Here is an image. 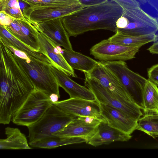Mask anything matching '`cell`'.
Masks as SVG:
<instances>
[{
  "mask_svg": "<svg viewBox=\"0 0 158 158\" xmlns=\"http://www.w3.org/2000/svg\"><path fill=\"white\" fill-rule=\"evenodd\" d=\"M0 123L9 124L35 87L15 55L0 43Z\"/></svg>",
  "mask_w": 158,
  "mask_h": 158,
  "instance_id": "cell-1",
  "label": "cell"
},
{
  "mask_svg": "<svg viewBox=\"0 0 158 158\" xmlns=\"http://www.w3.org/2000/svg\"><path fill=\"white\" fill-rule=\"evenodd\" d=\"M122 7L109 1L101 4L84 7L62 18L69 36L76 37L89 31L106 30L115 33L116 22L123 13Z\"/></svg>",
  "mask_w": 158,
  "mask_h": 158,
  "instance_id": "cell-2",
  "label": "cell"
},
{
  "mask_svg": "<svg viewBox=\"0 0 158 158\" xmlns=\"http://www.w3.org/2000/svg\"><path fill=\"white\" fill-rule=\"evenodd\" d=\"M14 55L27 74L35 89L49 96L53 94L60 96L59 86L52 70L51 63L28 55L23 58Z\"/></svg>",
  "mask_w": 158,
  "mask_h": 158,
  "instance_id": "cell-3",
  "label": "cell"
},
{
  "mask_svg": "<svg viewBox=\"0 0 158 158\" xmlns=\"http://www.w3.org/2000/svg\"><path fill=\"white\" fill-rule=\"evenodd\" d=\"M76 117L52 104L38 121L27 127L29 142L52 135L62 130Z\"/></svg>",
  "mask_w": 158,
  "mask_h": 158,
  "instance_id": "cell-4",
  "label": "cell"
},
{
  "mask_svg": "<svg viewBox=\"0 0 158 158\" xmlns=\"http://www.w3.org/2000/svg\"><path fill=\"white\" fill-rule=\"evenodd\" d=\"M102 62L119 79L133 102L144 110L143 92L148 79L130 70L125 61Z\"/></svg>",
  "mask_w": 158,
  "mask_h": 158,
  "instance_id": "cell-5",
  "label": "cell"
},
{
  "mask_svg": "<svg viewBox=\"0 0 158 158\" xmlns=\"http://www.w3.org/2000/svg\"><path fill=\"white\" fill-rule=\"evenodd\" d=\"M52 104L49 96L35 89L15 114L12 121L17 125L27 127L38 121Z\"/></svg>",
  "mask_w": 158,
  "mask_h": 158,
  "instance_id": "cell-6",
  "label": "cell"
},
{
  "mask_svg": "<svg viewBox=\"0 0 158 158\" xmlns=\"http://www.w3.org/2000/svg\"><path fill=\"white\" fill-rule=\"evenodd\" d=\"M122 7V15L128 19V23L124 28L117 30L125 34L133 35L156 34L158 31L156 17L149 15L140 6L125 5Z\"/></svg>",
  "mask_w": 158,
  "mask_h": 158,
  "instance_id": "cell-7",
  "label": "cell"
},
{
  "mask_svg": "<svg viewBox=\"0 0 158 158\" xmlns=\"http://www.w3.org/2000/svg\"><path fill=\"white\" fill-rule=\"evenodd\" d=\"M84 83L93 93L99 103L120 110L137 121L143 115L141 109L134 102L120 100L96 81L85 75Z\"/></svg>",
  "mask_w": 158,
  "mask_h": 158,
  "instance_id": "cell-8",
  "label": "cell"
},
{
  "mask_svg": "<svg viewBox=\"0 0 158 158\" xmlns=\"http://www.w3.org/2000/svg\"><path fill=\"white\" fill-rule=\"evenodd\" d=\"M140 48L125 46L104 40L92 46L90 54L102 61H126L135 58Z\"/></svg>",
  "mask_w": 158,
  "mask_h": 158,
  "instance_id": "cell-9",
  "label": "cell"
},
{
  "mask_svg": "<svg viewBox=\"0 0 158 158\" xmlns=\"http://www.w3.org/2000/svg\"><path fill=\"white\" fill-rule=\"evenodd\" d=\"M52 104L67 114L73 116L89 117L101 122H107L101 114L100 103L96 100H89L70 98Z\"/></svg>",
  "mask_w": 158,
  "mask_h": 158,
  "instance_id": "cell-10",
  "label": "cell"
},
{
  "mask_svg": "<svg viewBox=\"0 0 158 158\" xmlns=\"http://www.w3.org/2000/svg\"><path fill=\"white\" fill-rule=\"evenodd\" d=\"M84 73L85 75L99 82L120 100L134 102L119 79L102 62L98 61L91 71Z\"/></svg>",
  "mask_w": 158,
  "mask_h": 158,
  "instance_id": "cell-11",
  "label": "cell"
},
{
  "mask_svg": "<svg viewBox=\"0 0 158 158\" xmlns=\"http://www.w3.org/2000/svg\"><path fill=\"white\" fill-rule=\"evenodd\" d=\"M40 51L50 60L52 65L63 71L69 76L77 77L73 69L63 56L60 48L38 29Z\"/></svg>",
  "mask_w": 158,
  "mask_h": 158,
  "instance_id": "cell-12",
  "label": "cell"
},
{
  "mask_svg": "<svg viewBox=\"0 0 158 158\" xmlns=\"http://www.w3.org/2000/svg\"><path fill=\"white\" fill-rule=\"evenodd\" d=\"M102 122L89 117H77L69 123L61 131L52 135L61 137H82L87 139L95 132Z\"/></svg>",
  "mask_w": 158,
  "mask_h": 158,
  "instance_id": "cell-13",
  "label": "cell"
},
{
  "mask_svg": "<svg viewBox=\"0 0 158 158\" xmlns=\"http://www.w3.org/2000/svg\"><path fill=\"white\" fill-rule=\"evenodd\" d=\"M100 104L101 114L109 125L130 135L136 130L137 120L115 108L102 103Z\"/></svg>",
  "mask_w": 158,
  "mask_h": 158,
  "instance_id": "cell-14",
  "label": "cell"
},
{
  "mask_svg": "<svg viewBox=\"0 0 158 158\" xmlns=\"http://www.w3.org/2000/svg\"><path fill=\"white\" fill-rule=\"evenodd\" d=\"M37 29L56 45L73 50L69 35L62 23V18L38 23Z\"/></svg>",
  "mask_w": 158,
  "mask_h": 158,
  "instance_id": "cell-15",
  "label": "cell"
},
{
  "mask_svg": "<svg viewBox=\"0 0 158 158\" xmlns=\"http://www.w3.org/2000/svg\"><path fill=\"white\" fill-rule=\"evenodd\" d=\"M131 135L125 133L109 125L107 122H102L86 143L94 147L109 144L116 141H127Z\"/></svg>",
  "mask_w": 158,
  "mask_h": 158,
  "instance_id": "cell-16",
  "label": "cell"
},
{
  "mask_svg": "<svg viewBox=\"0 0 158 158\" xmlns=\"http://www.w3.org/2000/svg\"><path fill=\"white\" fill-rule=\"evenodd\" d=\"M51 67L59 86L64 89L69 94L70 98L89 100H96L93 93L87 87L75 82L67 74L52 64Z\"/></svg>",
  "mask_w": 158,
  "mask_h": 158,
  "instance_id": "cell-17",
  "label": "cell"
},
{
  "mask_svg": "<svg viewBox=\"0 0 158 158\" xmlns=\"http://www.w3.org/2000/svg\"><path fill=\"white\" fill-rule=\"evenodd\" d=\"M85 7L80 3L67 6L45 10H37L32 11L25 18L38 23L71 14Z\"/></svg>",
  "mask_w": 158,
  "mask_h": 158,
  "instance_id": "cell-18",
  "label": "cell"
},
{
  "mask_svg": "<svg viewBox=\"0 0 158 158\" xmlns=\"http://www.w3.org/2000/svg\"><path fill=\"white\" fill-rule=\"evenodd\" d=\"M0 42L23 51L30 56L51 64L50 60L46 55L32 49L12 35L5 26L2 25L0 26Z\"/></svg>",
  "mask_w": 158,
  "mask_h": 158,
  "instance_id": "cell-19",
  "label": "cell"
},
{
  "mask_svg": "<svg viewBox=\"0 0 158 158\" xmlns=\"http://www.w3.org/2000/svg\"><path fill=\"white\" fill-rule=\"evenodd\" d=\"M6 138L0 140L1 150L30 149L25 135L18 128L7 127L5 128Z\"/></svg>",
  "mask_w": 158,
  "mask_h": 158,
  "instance_id": "cell-20",
  "label": "cell"
},
{
  "mask_svg": "<svg viewBox=\"0 0 158 158\" xmlns=\"http://www.w3.org/2000/svg\"><path fill=\"white\" fill-rule=\"evenodd\" d=\"M64 58L73 69L84 73H88L96 66L98 61L81 53L65 48H61Z\"/></svg>",
  "mask_w": 158,
  "mask_h": 158,
  "instance_id": "cell-21",
  "label": "cell"
},
{
  "mask_svg": "<svg viewBox=\"0 0 158 158\" xmlns=\"http://www.w3.org/2000/svg\"><path fill=\"white\" fill-rule=\"evenodd\" d=\"M29 5L23 11L25 18L33 11L67 6L80 3L78 0H18Z\"/></svg>",
  "mask_w": 158,
  "mask_h": 158,
  "instance_id": "cell-22",
  "label": "cell"
},
{
  "mask_svg": "<svg viewBox=\"0 0 158 158\" xmlns=\"http://www.w3.org/2000/svg\"><path fill=\"white\" fill-rule=\"evenodd\" d=\"M156 37V33L133 35L125 34L117 30L115 34L108 39L112 42L124 46L141 48L145 44L154 42Z\"/></svg>",
  "mask_w": 158,
  "mask_h": 158,
  "instance_id": "cell-23",
  "label": "cell"
},
{
  "mask_svg": "<svg viewBox=\"0 0 158 158\" xmlns=\"http://www.w3.org/2000/svg\"><path fill=\"white\" fill-rule=\"evenodd\" d=\"M86 139L84 138L61 137L52 135L29 143V145L33 148L52 149L67 145L86 143Z\"/></svg>",
  "mask_w": 158,
  "mask_h": 158,
  "instance_id": "cell-24",
  "label": "cell"
},
{
  "mask_svg": "<svg viewBox=\"0 0 158 158\" xmlns=\"http://www.w3.org/2000/svg\"><path fill=\"white\" fill-rule=\"evenodd\" d=\"M144 111V114L137 121L136 130L156 138L158 137V112L154 110Z\"/></svg>",
  "mask_w": 158,
  "mask_h": 158,
  "instance_id": "cell-25",
  "label": "cell"
},
{
  "mask_svg": "<svg viewBox=\"0 0 158 158\" xmlns=\"http://www.w3.org/2000/svg\"><path fill=\"white\" fill-rule=\"evenodd\" d=\"M145 110H158V87L154 83L148 79L143 92Z\"/></svg>",
  "mask_w": 158,
  "mask_h": 158,
  "instance_id": "cell-26",
  "label": "cell"
},
{
  "mask_svg": "<svg viewBox=\"0 0 158 158\" xmlns=\"http://www.w3.org/2000/svg\"><path fill=\"white\" fill-rule=\"evenodd\" d=\"M3 11L7 15L15 19L27 21L20 8H10L6 9Z\"/></svg>",
  "mask_w": 158,
  "mask_h": 158,
  "instance_id": "cell-27",
  "label": "cell"
},
{
  "mask_svg": "<svg viewBox=\"0 0 158 158\" xmlns=\"http://www.w3.org/2000/svg\"><path fill=\"white\" fill-rule=\"evenodd\" d=\"M12 8H20L18 0H0V11Z\"/></svg>",
  "mask_w": 158,
  "mask_h": 158,
  "instance_id": "cell-28",
  "label": "cell"
},
{
  "mask_svg": "<svg viewBox=\"0 0 158 158\" xmlns=\"http://www.w3.org/2000/svg\"><path fill=\"white\" fill-rule=\"evenodd\" d=\"M147 74L148 80L155 83L158 82V63L148 69Z\"/></svg>",
  "mask_w": 158,
  "mask_h": 158,
  "instance_id": "cell-29",
  "label": "cell"
},
{
  "mask_svg": "<svg viewBox=\"0 0 158 158\" xmlns=\"http://www.w3.org/2000/svg\"><path fill=\"white\" fill-rule=\"evenodd\" d=\"M15 19L7 15L3 11L0 12V25L6 26L9 25Z\"/></svg>",
  "mask_w": 158,
  "mask_h": 158,
  "instance_id": "cell-30",
  "label": "cell"
},
{
  "mask_svg": "<svg viewBox=\"0 0 158 158\" xmlns=\"http://www.w3.org/2000/svg\"><path fill=\"white\" fill-rule=\"evenodd\" d=\"M111 0H78L85 7L101 4Z\"/></svg>",
  "mask_w": 158,
  "mask_h": 158,
  "instance_id": "cell-31",
  "label": "cell"
},
{
  "mask_svg": "<svg viewBox=\"0 0 158 158\" xmlns=\"http://www.w3.org/2000/svg\"><path fill=\"white\" fill-rule=\"evenodd\" d=\"M121 7L125 5L135 7H140V3L137 0H111Z\"/></svg>",
  "mask_w": 158,
  "mask_h": 158,
  "instance_id": "cell-32",
  "label": "cell"
},
{
  "mask_svg": "<svg viewBox=\"0 0 158 158\" xmlns=\"http://www.w3.org/2000/svg\"><path fill=\"white\" fill-rule=\"evenodd\" d=\"M128 23V19L122 15L121 17L118 19L116 22L117 30L123 29L125 28Z\"/></svg>",
  "mask_w": 158,
  "mask_h": 158,
  "instance_id": "cell-33",
  "label": "cell"
},
{
  "mask_svg": "<svg viewBox=\"0 0 158 158\" xmlns=\"http://www.w3.org/2000/svg\"><path fill=\"white\" fill-rule=\"evenodd\" d=\"M147 2L153 7L158 14V0H147Z\"/></svg>",
  "mask_w": 158,
  "mask_h": 158,
  "instance_id": "cell-34",
  "label": "cell"
},
{
  "mask_svg": "<svg viewBox=\"0 0 158 158\" xmlns=\"http://www.w3.org/2000/svg\"><path fill=\"white\" fill-rule=\"evenodd\" d=\"M49 98L52 104H53L58 101V100L60 98V96L57 94H53L49 96Z\"/></svg>",
  "mask_w": 158,
  "mask_h": 158,
  "instance_id": "cell-35",
  "label": "cell"
},
{
  "mask_svg": "<svg viewBox=\"0 0 158 158\" xmlns=\"http://www.w3.org/2000/svg\"><path fill=\"white\" fill-rule=\"evenodd\" d=\"M158 86V83H155Z\"/></svg>",
  "mask_w": 158,
  "mask_h": 158,
  "instance_id": "cell-36",
  "label": "cell"
},
{
  "mask_svg": "<svg viewBox=\"0 0 158 158\" xmlns=\"http://www.w3.org/2000/svg\"><path fill=\"white\" fill-rule=\"evenodd\" d=\"M158 112V110L157 111Z\"/></svg>",
  "mask_w": 158,
  "mask_h": 158,
  "instance_id": "cell-37",
  "label": "cell"
}]
</instances>
